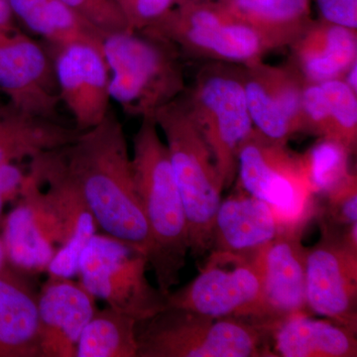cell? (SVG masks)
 <instances>
[{
  "label": "cell",
  "mask_w": 357,
  "mask_h": 357,
  "mask_svg": "<svg viewBox=\"0 0 357 357\" xmlns=\"http://www.w3.org/2000/svg\"><path fill=\"white\" fill-rule=\"evenodd\" d=\"M66 169L98 229L148 256L151 239L134 183L123 126L109 109L95 128L61 148Z\"/></svg>",
  "instance_id": "1"
},
{
  "label": "cell",
  "mask_w": 357,
  "mask_h": 357,
  "mask_svg": "<svg viewBox=\"0 0 357 357\" xmlns=\"http://www.w3.org/2000/svg\"><path fill=\"white\" fill-rule=\"evenodd\" d=\"M131 165L136 192L149 229L148 264L167 296L178 282L190 251L189 227L166 142L154 115L141 119L133 137Z\"/></svg>",
  "instance_id": "2"
},
{
  "label": "cell",
  "mask_w": 357,
  "mask_h": 357,
  "mask_svg": "<svg viewBox=\"0 0 357 357\" xmlns=\"http://www.w3.org/2000/svg\"><path fill=\"white\" fill-rule=\"evenodd\" d=\"M137 357H271L264 324L166 307L136 325Z\"/></svg>",
  "instance_id": "3"
},
{
  "label": "cell",
  "mask_w": 357,
  "mask_h": 357,
  "mask_svg": "<svg viewBox=\"0 0 357 357\" xmlns=\"http://www.w3.org/2000/svg\"><path fill=\"white\" fill-rule=\"evenodd\" d=\"M102 54L109 73L110 98L126 114L154 115L184 93L180 53L172 46L141 32L105 35Z\"/></svg>",
  "instance_id": "4"
},
{
  "label": "cell",
  "mask_w": 357,
  "mask_h": 357,
  "mask_svg": "<svg viewBox=\"0 0 357 357\" xmlns=\"http://www.w3.org/2000/svg\"><path fill=\"white\" fill-rule=\"evenodd\" d=\"M165 136L174 174L189 227L190 251L196 258L210 252L222 181L210 148L185 109L182 98L154 114Z\"/></svg>",
  "instance_id": "5"
},
{
  "label": "cell",
  "mask_w": 357,
  "mask_h": 357,
  "mask_svg": "<svg viewBox=\"0 0 357 357\" xmlns=\"http://www.w3.org/2000/svg\"><path fill=\"white\" fill-rule=\"evenodd\" d=\"M185 109L210 148L223 191L237 177L238 151L255 128L243 84V67L211 62L199 70L187 95Z\"/></svg>",
  "instance_id": "6"
},
{
  "label": "cell",
  "mask_w": 357,
  "mask_h": 357,
  "mask_svg": "<svg viewBox=\"0 0 357 357\" xmlns=\"http://www.w3.org/2000/svg\"><path fill=\"white\" fill-rule=\"evenodd\" d=\"M139 32L188 57L211 62L246 66L274 51L259 32L231 17L217 0H178Z\"/></svg>",
  "instance_id": "7"
},
{
  "label": "cell",
  "mask_w": 357,
  "mask_h": 357,
  "mask_svg": "<svg viewBox=\"0 0 357 357\" xmlns=\"http://www.w3.org/2000/svg\"><path fill=\"white\" fill-rule=\"evenodd\" d=\"M239 185L273 208L287 229H306L318 213L302 154L267 137L255 128L238 151Z\"/></svg>",
  "instance_id": "8"
},
{
  "label": "cell",
  "mask_w": 357,
  "mask_h": 357,
  "mask_svg": "<svg viewBox=\"0 0 357 357\" xmlns=\"http://www.w3.org/2000/svg\"><path fill=\"white\" fill-rule=\"evenodd\" d=\"M144 253L114 237L96 234L79 256V283L96 299L137 321L167 306L166 296L148 280Z\"/></svg>",
  "instance_id": "9"
},
{
  "label": "cell",
  "mask_w": 357,
  "mask_h": 357,
  "mask_svg": "<svg viewBox=\"0 0 357 357\" xmlns=\"http://www.w3.org/2000/svg\"><path fill=\"white\" fill-rule=\"evenodd\" d=\"M167 306L215 319L239 318L262 323L261 276L251 259L210 253L198 276L166 296Z\"/></svg>",
  "instance_id": "10"
},
{
  "label": "cell",
  "mask_w": 357,
  "mask_h": 357,
  "mask_svg": "<svg viewBox=\"0 0 357 357\" xmlns=\"http://www.w3.org/2000/svg\"><path fill=\"white\" fill-rule=\"evenodd\" d=\"M321 229L307 248V310L357 332V250L344 241V227L324 220Z\"/></svg>",
  "instance_id": "11"
},
{
  "label": "cell",
  "mask_w": 357,
  "mask_h": 357,
  "mask_svg": "<svg viewBox=\"0 0 357 357\" xmlns=\"http://www.w3.org/2000/svg\"><path fill=\"white\" fill-rule=\"evenodd\" d=\"M243 67L253 126L267 137L282 142L304 133L303 93L307 81L292 61L273 66L260 60Z\"/></svg>",
  "instance_id": "12"
},
{
  "label": "cell",
  "mask_w": 357,
  "mask_h": 357,
  "mask_svg": "<svg viewBox=\"0 0 357 357\" xmlns=\"http://www.w3.org/2000/svg\"><path fill=\"white\" fill-rule=\"evenodd\" d=\"M60 149L33 157L28 173L45 187L64 230V243L46 271L49 276L73 278L77 275L79 256L91 237L98 234V227L66 169Z\"/></svg>",
  "instance_id": "13"
},
{
  "label": "cell",
  "mask_w": 357,
  "mask_h": 357,
  "mask_svg": "<svg viewBox=\"0 0 357 357\" xmlns=\"http://www.w3.org/2000/svg\"><path fill=\"white\" fill-rule=\"evenodd\" d=\"M0 93L28 114L58 121L62 100L53 58L20 30L0 32Z\"/></svg>",
  "instance_id": "14"
},
{
  "label": "cell",
  "mask_w": 357,
  "mask_h": 357,
  "mask_svg": "<svg viewBox=\"0 0 357 357\" xmlns=\"http://www.w3.org/2000/svg\"><path fill=\"white\" fill-rule=\"evenodd\" d=\"M54 69L59 93L76 123V129L95 128L109 112V69L102 52L76 43L54 48Z\"/></svg>",
  "instance_id": "15"
},
{
  "label": "cell",
  "mask_w": 357,
  "mask_h": 357,
  "mask_svg": "<svg viewBox=\"0 0 357 357\" xmlns=\"http://www.w3.org/2000/svg\"><path fill=\"white\" fill-rule=\"evenodd\" d=\"M305 229H286L255 256L261 276L262 323L307 312Z\"/></svg>",
  "instance_id": "16"
},
{
  "label": "cell",
  "mask_w": 357,
  "mask_h": 357,
  "mask_svg": "<svg viewBox=\"0 0 357 357\" xmlns=\"http://www.w3.org/2000/svg\"><path fill=\"white\" fill-rule=\"evenodd\" d=\"M96 300L79 282L49 276L38 292L41 357H76L79 337L98 310Z\"/></svg>",
  "instance_id": "17"
},
{
  "label": "cell",
  "mask_w": 357,
  "mask_h": 357,
  "mask_svg": "<svg viewBox=\"0 0 357 357\" xmlns=\"http://www.w3.org/2000/svg\"><path fill=\"white\" fill-rule=\"evenodd\" d=\"M286 229L269 204L241 191L220 202L210 253L251 259Z\"/></svg>",
  "instance_id": "18"
},
{
  "label": "cell",
  "mask_w": 357,
  "mask_h": 357,
  "mask_svg": "<svg viewBox=\"0 0 357 357\" xmlns=\"http://www.w3.org/2000/svg\"><path fill=\"white\" fill-rule=\"evenodd\" d=\"M264 324L271 357H356V331L300 312Z\"/></svg>",
  "instance_id": "19"
},
{
  "label": "cell",
  "mask_w": 357,
  "mask_h": 357,
  "mask_svg": "<svg viewBox=\"0 0 357 357\" xmlns=\"http://www.w3.org/2000/svg\"><path fill=\"white\" fill-rule=\"evenodd\" d=\"M0 357H41L38 292L29 274L6 262L0 269Z\"/></svg>",
  "instance_id": "20"
},
{
  "label": "cell",
  "mask_w": 357,
  "mask_h": 357,
  "mask_svg": "<svg viewBox=\"0 0 357 357\" xmlns=\"http://www.w3.org/2000/svg\"><path fill=\"white\" fill-rule=\"evenodd\" d=\"M290 48L291 61L309 83L342 79L357 62V30L312 20Z\"/></svg>",
  "instance_id": "21"
},
{
  "label": "cell",
  "mask_w": 357,
  "mask_h": 357,
  "mask_svg": "<svg viewBox=\"0 0 357 357\" xmlns=\"http://www.w3.org/2000/svg\"><path fill=\"white\" fill-rule=\"evenodd\" d=\"M81 132L58 121L28 114L10 102L0 103V164L20 163L64 147Z\"/></svg>",
  "instance_id": "22"
},
{
  "label": "cell",
  "mask_w": 357,
  "mask_h": 357,
  "mask_svg": "<svg viewBox=\"0 0 357 357\" xmlns=\"http://www.w3.org/2000/svg\"><path fill=\"white\" fill-rule=\"evenodd\" d=\"M9 4L16 21L53 48L83 43L102 52L105 33L62 0H9Z\"/></svg>",
  "instance_id": "23"
},
{
  "label": "cell",
  "mask_w": 357,
  "mask_h": 357,
  "mask_svg": "<svg viewBox=\"0 0 357 357\" xmlns=\"http://www.w3.org/2000/svg\"><path fill=\"white\" fill-rule=\"evenodd\" d=\"M234 20L250 26L273 50L290 47L312 22L311 0H217Z\"/></svg>",
  "instance_id": "24"
},
{
  "label": "cell",
  "mask_w": 357,
  "mask_h": 357,
  "mask_svg": "<svg viewBox=\"0 0 357 357\" xmlns=\"http://www.w3.org/2000/svg\"><path fill=\"white\" fill-rule=\"evenodd\" d=\"M1 227L7 264L29 275L47 270L58 248L37 220L27 197L20 195L16 206L3 217Z\"/></svg>",
  "instance_id": "25"
},
{
  "label": "cell",
  "mask_w": 357,
  "mask_h": 357,
  "mask_svg": "<svg viewBox=\"0 0 357 357\" xmlns=\"http://www.w3.org/2000/svg\"><path fill=\"white\" fill-rule=\"evenodd\" d=\"M136 325L114 307L96 310L79 337L76 357H137Z\"/></svg>",
  "instance_id": "26"
},
{
  "label": "cell",
  "mask_w": 357,
  "mask_h": 357,
  "mask_svg": "<svg viewBox=\"0 0 357 357\" xmlns=\"http://www.w3.org/2000/svg\"><path fill=\"white\" fill-rule=\"evenodd\" d=\"M302 155L317 196H325L352 173L349 170V158L352 153L337 141L321 138Z\"/></svg>",
  "instance_id": "27"
},
{
  "label": "cell",
  "mask_w": 357,
  "mask_h": 357,
  "mask_svg": "<svg viewBox=\"0 0 357 357\" xmlns=\"http://www.w3.org/2000/svg\"><path fill=\"white\" fill-rule=\"evenodd\" d=\"M330 112L328 139L337 141L352 154L357 145V93L342 79L321 83Z\"/></svg>",
  "instance_id": "28"
},
{
  "label": "cell",
  "mask_w": 357,
  "mask_h": 357,
  "mask_svg": "<svg viewBox=\"0 0 357 357\" xmlns=\"http://www.w3.org/2000/svg\"><path fill=\"white\" fill-rule=\"evenodd\" d=\"M105 35L130 31L114 0H62Z\"/></svg>",
  "instance_id": "29"
},
{
  "label": "cell",
  "mask_w": 357,
  "mask_h": 357,
  "mask_svg": "<svg viewBox=\"0 0 357 357\" xmlns=\"http://www.w3.org/2000/svg\"><path fill=\"white\" fill-rule=\"evenodd\" d=\"M326 218L333 225L347 227L357 222V177L352 172L340 185L326 192Z\"/></svg>",
  "instance_id": "30"
},
{
  "label": "cell",
  "mask_w": 357,
  "mask_h": 357,
  "mask_svg": "<svg viewBox=\"0 0 357 357\" xmlns=\"http://www.w3.org/2000/svg\"><path fill=\"white\" fill-rule=\"evenodd\" d=\"M304 133L328 138L331 132L328 102L321 84L307 82L303 93Z\"/></svg>",
  "instance_id": "31"
},
{
  "label": "cell",
  "mask_w": 357,
  "mask_h": 357,
  "mask_svg": "<svg viewBox=\"0 0 357 357\" xmlns=\"http://www.w3.org/2000/svg\"><path fill=\"white\" fill-rule=\"evenodd\" d=\"M130 31L139 32L168 13L178 0H114Z\"/></svg>",
  "instance_id": "32"
},
{
  "label": "cell",
  "mask_w": 357,
  "mask_h": 357,
  "mask_svg": "<svg viewBox=\"0 0 357 357\" xmlns=\"http://www.w3.org/2000/svg\"><path fill=\"white\" fill-rule=\"evenodd\" d=\"M319 20L357 30V0H316Z\"/></svg>",
  "instance_id": "33"
},
{
  "label": "cell",
  "mask_w": 357,
  "mask_h": 357,
  "mask_svg": "<svg viewBox=\"0 0 357 357\" xmlns=\"http://www.w3.org/2000/svg\"><path fill=\"white\" fill-rule=\"evenodd\" d=\"M25 176L17 163L0 164V194L6 203L20 197Z\"/></svg>",
  "instance_id": "34"
},
{
  "label": "cell",
  "mask_w": 357,
  "mask_h": 357,
  "mask_svg": "<svg viewBox=\"0 0 357 357\" xmlns=\"http://www.w3.org/2000/svg\"><path fill=\"white\" fill-rule=\"evenodd\" d=\"M17 21L11 10L9 0H0V32L18 31Z\"/></svg>",
  "instance_id": "35"
},
{
  "label": "cell",
  "mask_w": 357,
  "mask_h": 357,
  "mask_svg": "<svg viewBox=\"0 0 357 357\" xmlns=\"http://www.w3.org/2000/svg\"><path fill=\"white\" fill-rule=\"evenodd\" d=\"M342 79L347 84L349 88L357 93V62L354 63L349 69L345 73Z\"/></svg>",
  "instance_id": "36"
},
{
  "label": "cell",
  "mask_w": 357,
  "mask_h": 357,
  "mask_svg": "<svg viewBox=\"0 0 357 357\" xmlns=\"http://www.w3.org/2000/svg\"><path fill=\"white\" fill-rule=\"evenodd\" d=\"M6 264V256H4L3 245H2L1 237H0V269Z\"/></svg>",
  "instance_id": "37"
},
{
  "label": "cell",
  "mask_w": 357,
  "mask_h": 357,
  "mask_svg": "<svg viewBox=\"0 0 357 357\" xmlns=\"http://www.w3.org/2000/svg\"><path fill=\"white\" fill-rule=\"evenodd\" d=\"M6 199L0 194V225H1L2 220H3L4 206H6Z\"/></svg>",
  "instance_id": "38"
}]
</instances>
